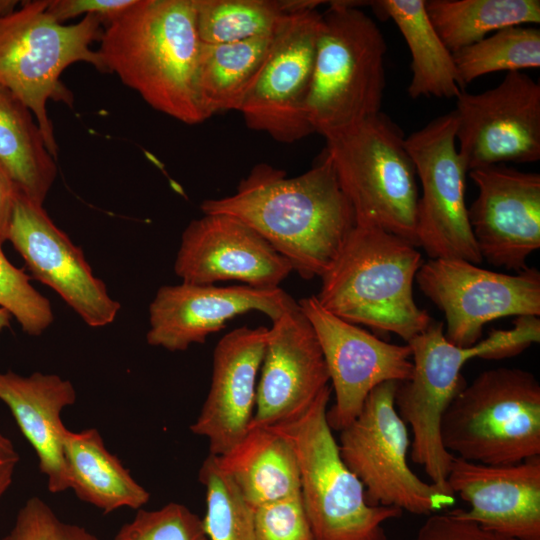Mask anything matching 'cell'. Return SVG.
Instances as JSON below:
<instances>
[{"label": "cell", "mask_w": 540, "mask_h": 540, "mask_svg": "<svg viewBox=\"0 0 540 540\" xmlns=\"http://www.w3.org/2000/svg\"><path fill=\"white\" fill-rule=\"evenodd\" d=\"M0 400L10 409L20 431L33 447L39 468L47 477L48 490L59 493L70 488L63 451V409L76 401L69 380L56 374L34 372L21 376L0 373Z\"/></svg>", "instance_id": "cell-23"}, {"label": "cell", "mask_w": 540, "mask_h": 540, "mask_svg": "<svg viewBox=\"0 0 540 540\" xmlns=\"http://www.w3.org/2000/svg\"><path fill=\"white\" fill-rule=\"evenodd\" d=\"M136 0H49L46 12L57 22L80 15H96L105 26L118 18Z\"/></svg>", "instance_id": "cell-38"}, {"label": "cell", "mask_w": 540, "mask_h": 540, "mask_svg": "<svg viewBox=\"0 0 540 540\" xmlns=\"http://www.w3.org/2000/svg\"><path fill=\"white\" fill-rule=\"evenodd\" d=\"M17 0H0V19L12 14L18 5Z\"/></svg>", "instance_id": "cell-41"}, {"label": "cell", "mask_w": 540, "mask_h": 540, "mask_svg": "<svg viewBox=\"0 0 540 540\" xmlns=\"http://www.w3.org/2000/svg\"><path fill=\"white\" fill-rule=\"evenodd\" d=\"M200 209L247 224L307 280L321 278L330 269L356 225L326 150L316 164L295 177L258 163L235 193L206 199Z\"/></svg>", "instance_id": "cell-1"}, {"label": "cell", "mask_w": 540, "mask_h": 540, "mask_svg": "<svg viewBox=\"0 0 540 540\" xmlns=\"http://www.w3.org/2000/svg\"><path fill=\"white\" fill-rule=\"evenodd\" d=\"M298 306L283 289L247 285L216 286L181 282L161 286L149 305L147 343L168 351L202 344L231 319L259 311L271 321Z\"/></svg>", "instance_id": "cell-19"}, {"label": "cell", "mask_w": 540, "mask_h": 540, "mask_svg": "<svg viewBox=\"0 0 540 540\" xmlns=\"http://www.w3.org/2000/svg\"><path fill=\"white\" fill-rule=\"evenodd\" d=\"M326 139L356 225L376 226L417 247V175L402 130L384 113Z\"/></svg>", "instance_id": "cell-9"}, {"label": "cell", "mask_w": 540, "mask_h": 540, "mask_svg": "<svg viewBox=\"0 0 540 540\" xmlns=\"http://www.w3.org/2000/svg\"><path fill=\"white\" fill-rule=\"evenodd\" d=\"M361 3L332 1L321 14L306 112L324 138L381 112L387 45Z\"/></svg>", "instance_id": "cell-4"}, {"label": "cell", "mask_w": 540, "mask_h": 540, "mask_svg": "<svg viewBox=\"0 0 540 540\" xmlns=\"http://www.w3.org/2000/svg\"><path fill=\"white\" fill-rule=\"evenodd\" d=\"M99 41L106 72L152 108L188 125L209 118L199 91L202 42L194 0H136Z\"/></svg>", "instance_id": "cell-2"}, {"label": "cell", "mask_w": 540, "mask_h": 540, "mask_svg": "<svg viewBox=\"0 0 540 540\" xmlns=\"http://www.w3.org/2000/svg\"><path fill=\"white\" fill-rule=\"evenodd\" d=\"M398 383H381L368 394L356 418L340 431L339 452L362 483L368 504L431 515L452 506L455 495L409 467L411 441L394 403Z\"/></svg>", "instance_id": "cell-10"}, {"label": "cell", "mask_w": 540, "mask_h": 540, "mask_svg": "<svg viewBox=\"0 0 540 540\" xmlns=\"http://www.w3.org/2000/svg\"><path fill=\"white\" fill-rule=\"evenodd\" d=\"M423 263L410 241L376 226L355 225L315 295L332 314L407 343L432 321L413 297Z\"/></svg>", "instance_id": "cell-3"}, {"label": "cell", "mask_w": 540, "mask_h": 540, "mask_svg": "<svg viewBox=\"0 0 540 540\" xmlns=\"http://www.w3.org/2000/svg\"><path fill=\"white\" fill-rule=\"evenodd\" d=\"M221 467L252 507L300 493V473L291 445L270 427H251Z\"/></svg>", "instance_id": "cell-24"}, {"label": "cell", "mask_w": 540, "mask_h": 540, "mask_svg": "<svg viewBox=\"0 0 540 540\" xmlns=\"http://www.w3.org/2000/svg\"><path fill=\"white\" fill-rule=\"evenodd\" d=\"M10 317L11 314L7 310L0 308V331L9 326Z\"/></svg>", "instance_id": "cell-42"}, {"label": "cell", "mask_w": 540, "mask_h": 540, "mask_svg": "<svg viewBox=\"0 0 540 540\" xmlns=\"http://www.w3.org/2000/svg\"><path fill=\"white\" fill-rule=\"evenodd\" d=\"M425 8L452 54L491 32L540 23L539 0H425Z\"/></svg>", "instance_id": "cell-29"}, {"label": "cell", "mask_w": 540, "mask_h": 540, "mask_svg": "<svg viewBox=\"0 0 540 540\" xmlns=\"http://www.w3.org/2000/svg\"><path fill=\"white\" fill-rule=\"evenodd\" d=\"M331 392L329 385L303 415L270 428L294 450L300 498L314 540H387L384 523L403 511L367 503L326 419Z\"/></svg>", "instance_id": "cell-7"}, {"label": "cell", "mask_w": 540, "mask_h": 540, "mask_svg": "<svg viewBox=\"0 0 540 540\" xmlns=\"http://www.w3.org/2000/svg\"><path fill=\"white\" fill-rule=\"evenodd\" d=\"M408 540H517L486 530L452 511L429 515L415 536Z\"/></svg>", "instance_id": "cell-37"}, {"label": "cell", "mask_w": 540, "mask_h": 540, "mask_svg": "<svg viewBox=\"0 0 540 540\" xmlns=\"http://www.w3.org/2000/svg\"><path fill=\"white\" fill-rule=\"evenodd\" d=\"M444 448L460 459L517 464L540 456V384L524 369L480 373L454 397L441 421Z\"/></svg>", "instance_id": "cell-8"}, {"label": "cell", "mask_w": 540, "mask_h": 540, "mask_svg": "<svg viewBox=\"0 0 540 540\" xmlns=\"http://www.w3.org/2000/svg\"><path fill=\"white\" fill-rule=\"evenodd\" d=\"M0 166L21 194L44 204L57 175L55 158L33 113L1 86Z\"/></svg>", "instance_id": "cell-27"}, {"label": "cell", "mask_w": 540, "mask_h": 540, "mask_svg": "<svg viewBox=\"0 0 540 540\" xmlns=\"http://www.w3.org/2000/svg\"><path fill=\"white\" fill-rule=\"evenodd\" d=\"M62 440L70 488L79 499L105 513L122 507L139 509L148 502L149 492L106 449L96 429L66 428Z\"/></svg>", "instance_id": "cell-25"}, {"label": "cell", "mask_w": 540, "mask_h": 540, "mask_svg": "<svg viewBox=\"0 0 540 540\" xmlns=\"http://www.w3.org/2000/svg\"><path fill=\"white\" fill-rule=\"evenodd\" d=\"M407 344L413 370L409 379L398 383L395 408L412 430L411 460L423 467L431 483L450 489L447 476L455 456L444 448L440 428L450 403L467 384L461 369L473 358L498 360L517 355L524 337L517 327L492 330L475 345L458 347L445 337L443 323L432 319Z\"/></svg>", "instance_id": "cell-6"}, {"label": "cell", "mask_w": 540, "mask_h": 540, "mask_svg": "<svg viewBox=\"0 0 540 540\" xmlns=\"http://www.w3.org/2000/svg\"><path fill=\"white\" fill-rule=\"evenodd\" d=\"M329 382L312 325L299 306L285 312L268 328L251 427L297 419Z\"/></svg>", "instance_id": "cell-20"}, {"label": "cell", "mask_w": 540, "mask_h": 540, "mask_svg": "<svg viewBox=\"0 0 540 540\" xmlns=\"http://www.w3.org/2000/svg\"><path fill=\"white\" fill-rule=\"evenodd\" d=\"M377 13L394 21L411 53V98H457L461 93L453 54L427 15L425 0L369 1Z\"/></svg>", "instance_id": "cell-26"}, {"label": "cell", "mask_w": 540, "mask_h": 540, "mask_svg": "<svg viewBox=\"0 0 540 540\" xmlns=\"http://www.w3.org/2000/svg\"><path fill=\"white\" fill-rule=\"evenodd\" d=\"M198 479L205 487L206 512L202 519L209 540H253V508L221 467L218 456L209 454Z\"/></svg>", "instance_id": "cell-32"}, {"label": "cell", "mask_w": 540, "mask_h": 540, "mask_svg": "<svg viewBox=\"0 0 540 540\" xmlns=\"http://www.w3.org/2000/svg\"><path fill=\"white\" fill-rule=\"evenodd\" d=\"M1 540H100L78 525L62 521L39 497L19 509L14 525Z\"/></svg>", "instance_id": "cell-35"}, {"label": "cell", "mask_w": 540, "mask_h": 540, "mask_svg": "<svg viewBox=\"0 0 540 540\" xmlns=\"http://www.w3.org/2000/svg\"><path fill=\"white\" fill-rule=\"evenodd\" d=\"M297 302L315 331L335 393L326 419L332 431L340 432L356 418L376 386L411 377L412 351L408 344L386 342L332 314L315 295Z\"/></svg>", "instance_id": "cell-15"}, {"label": "cell", "mask_w": 540, "mask_h": 540, "mask_svg": "<svg viewBox=\"0 0 540 540\" xmlns=\"http://www.w3.org/2000/svg\"><path fill=\"white\" fill-rule=\"evenodd\" d=\"M19 459V454L11 440L0 433V498L12 484Z\"/></svg>", "instance_id": "cell-40"}, {"label": "cell", "mask_w": 540, "mask_h": 540, "mask_svg": "<svg viewBox=\"0 0 540 540\" xmlns=\"http://www.w3.org/2000/svg\"><path fill=\"white\" fill-rule=\"evenodd\" d=\"M274 35L232 43H202L199 91L209 118L219 112L239 111L269 54Z\"/></svg>", "instance_id": "cell-28"}, {"label": "cell", "mask_w": 540, "mask_h": 540, "mask_svg": "<svg viewBox=\"0 0 540 540\" xmlns=\"http://www.w3.org/2000/svg\"><path fill=\"white\" fill-rule=\"evenodd\" d=\"M114 540H209L202 519L186 506L171 502L157 510H138Z\"/></svg>", "instance_id": "cell-34"}, {"label": "cell", "mask_w": 540, "mask_h": 540, "mask_svg": "<svg viewBox=\"0 0 540 540\" xmlns=\"http://www.w3.org/2000/svg\"><path fill=\"white\" fill-rule=\"evenodd\" d=\"M468 510L457 516L517 540H540V456L510 465H486L454 457L447 476Z\"/></svg>", "instance_id": "cell-22"}, {"label": "cell", "mask_w": 540, "mask_h": 540, "mask_svg": "<svg viewBox=\"0 0 540 540\" xmlns=\"http://www.w3.org/2000/svg\"><path fill=\"white\" fill-rule=\"evenodd\" d=\"M34 278L52 288L90 327L111 324L120 311L105 283L93 274L83 251L51 220L43 205L20 192L8 240Z\"/></svg>", "instance_id": "cell-16"}, {"label": "cell", "mask_w": 540, "mask_h": 540, "mask_svg": "<svg viewBox=\"0 0 540 540\" xmlns=\"http://www.w3.org/2000/svg\"><path fill=\"white\" fill-rule=\"evenodd\" d=\"M194 5L204 44L272 36L288 16L282 0H194Z\"/></svg>", "instance_id": "cell-30"}, {"label": "cell", "mask_w": 540, "mask_h": 540, "mask_svg": "<svg viewBox=\"0 0 540 540\" xmlns=\"http://www.w3.org/2000/svg\"><path fill=\"white\" fill-rule=\"evenodd\" d=\"M0 308L7 310L32 336L42 334L53 322L49 300L30 283V277L15 267L0 246Z\"/></svg>", "instance_id": "cell-33"}, {"label": "cell", "mask_w": 540, "mask_h": 540, "mask_svg": "<svg viewBox=\"0 0 540 540\" xmlns=\"http://www.w3.org/2000/svg\"><path fill=\"white\" fill-rule=\"evenodd\" d=\"M47 0L25 1L0 19V86L11 92L33 113L45 144L56 159L58 145L47 112L49 100L73 107L72 92L61 81L68 66L85 62L106 72L98 51L103 29L96 15L75 24L55 21L47 12Z\"/></svg>", "instance_id": "cell-5"}, {"label": "cell", "mask_w": 540, "mask_h": 540, "mask_svg": "<svg viewBox=\"0 0 540 540\" xmlns=\"http://www.w3.org/2000/svg\"><path fill=\"white\" fill-rule=\"evenodd\" d=\"M321 25L317 9L288 14L239 109L252 130L293 143L314 133L306 112Z\"/></svg>", "instance_id": "cell-13"}, {"label": "cell", "mask_w": 540, "mask_h": 540, "mask_svg": "<svg viewBox=\"0 0 540 540\" xmlns=\"http://www.w3.org/2000/svg\"><path fill=\"white\" fill-rule=\"evenodd\" d=\"M253 540H314L300 493L253 508Z\"/></svg>", "instance_id": "cell-36"}, {"label": "cell", "mask_w": 540, "mask_h": 540, "mask_svg": "<svg viewBox=\"0 0 540 540\" xmlns=\"http://www.w3.org/2000/svg\"><path fill=\"white\" fill-rule=\"evenodd\" d=\"M267 337V327L242 326L225 334L214 348L210 389L190 426L192 433L208 439L209 454L224 456L251 427Z\"/></svg>", "instance_id": "cell-21"}, {"label": "cell", "mask_w": 540, "mask_h": 540, "mask_svg": "<svg viewBox=\"0 0 540 540\" xmlns=\"http://www.w3.org/2000/svg\"><path fill=\"white\" fill-rule=\"evenodd\" d=\"M293 267L259 233L237 218L204 214L184 229L174 262L181 282L212 285L238 281L276 289Z\"/></svg>", "instance_id": "cell-18"}, {"label": "cell", "mask_w": 540, "mask_h": 540, "mask_svg": "<svg viewBox=\"0 0 540 540\" xmlns=\"http://www.w3.org/2000/svg\"><path fill=\"white\" fill-rule=\"evenodd\" d=\"M478 189L468 208L470 227L482 259L520 272L540 248V174L505 164L470 170Z\"/></svg>", "instance_id": "cell-17"}, {"label": "cell", "mask_w": 540, "mask_h": 540, "mask_svg": "<svg viewBox=\"0 0 540 540\" xmlns=\"http://www.w3.org/2000/svg\"><path fill=\"white\" fill-rule=\"evenodd\" d=\"M454 111L436 117L405 138L422 195L416 221L417 246L430 259L457 258L479 265L465 202L468 173L456 147Z\"/></svg>", "instance_id": "cell-11"}, {"label": "cell", "mask_w": 540, "mask_h": 540, "mask_svg": "<svg viewBox=\"0 0 540 540\" xmlns=\"http://www.w3.org/2000/svg\"><path fill=\"white\" fill-rule=\"evenodd\" d=\"M17 187L0 166V246L8 240V231L17 194Z\"/></svg>", "instance_id": "cell-39"}, {"label": "cell", "mask_w": 540, "mask_h": 540, "mask_svg": "<svg viewBox=\"0 0 540 540\" xmlns=\"http://www.w3.org/2000/svg\"><path fill=\"white\" fill-rule=\"evenodd\" d=\"M458 154L472 169L540 159V85L523 72H509L494 88L462 90L453 110Z\"/></svg>", "instance_id": "cell-14"}, {"label": "cell", "mask_w": 540, "mask_h": 540, "mask_svg": "<svg viewBox=\"0 0 540 540\" xmlns=\"http://www.w3.org/2000/svg\"><path fill=\"white\" fill-rule=\"evenodd\" d=\"M462 89L489 73L540 67V29L510 26L453 53Z\"/></svg>", "instance_id": "cell-31"}, {"label": "cell", "mask_w": 540, "mask_h": 540, "mask_svg": "<svg viewBox=\"0 0 540 540\" xmlns=\"http://www.w3.org/2000/svg\"><path fill=\"white\" fill-rule=\"evenodd\" d=\"M415 281L446 319L445 337L458 347L480 341L486 323L510 316H540V271L505 274L457 258L423 262Z\"/></svg>", "instance_id": "cell-12"}]
</instances>
